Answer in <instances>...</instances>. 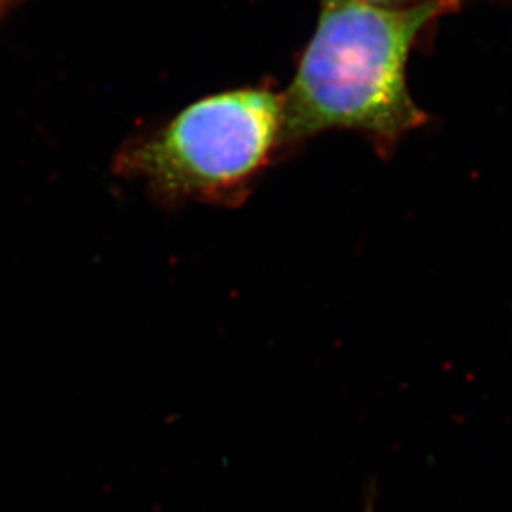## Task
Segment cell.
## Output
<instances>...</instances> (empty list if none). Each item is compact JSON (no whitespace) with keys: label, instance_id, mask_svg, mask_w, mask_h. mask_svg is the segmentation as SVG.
<instances>
[{"label":"cell","instance_id":"6da1fadb","mask_svg":"<svg viewBox=\"0 0 512 512\" xmlns=\"http://www.w3.org/2000/svg\"><path fill=\"white\" fill-rule=\"evenodd\" d=\"M456 0L385 9L365 0H320L317 30L282 97L281 141L345 128L393 140L426 121L406 85L420 30Z\"/></svg>","mask_w":512,"mask_h":512},{"label":"cell","instance_id":"7a4b0ae2","mask_svg":"<svg viewBox=\"0 0 512 512\" xmlns=\"http://www.w3.org/2000/svg\"><path fill=\"white\" fill-rule=\"evenodd\" d=\"M282 95L247 88L204 98L133 155L136 170L170 193L244 183L281 141Z\"/></svg>","mask_w":512,"mask_h":512},{"label":"cell","instance_id":"3957f363","mask_svg":"<svg viewBox=\"0 0 512 512\" xmlns=\"http://www.w3.org/2000/svg\"><path fill=\"white\" fill-rule=\"evenodd\" d=\"M365 2H370V4H387V2H393V0H365Z\"/></svg>","mask_w":512,"mask_h":512}]
</instances>
